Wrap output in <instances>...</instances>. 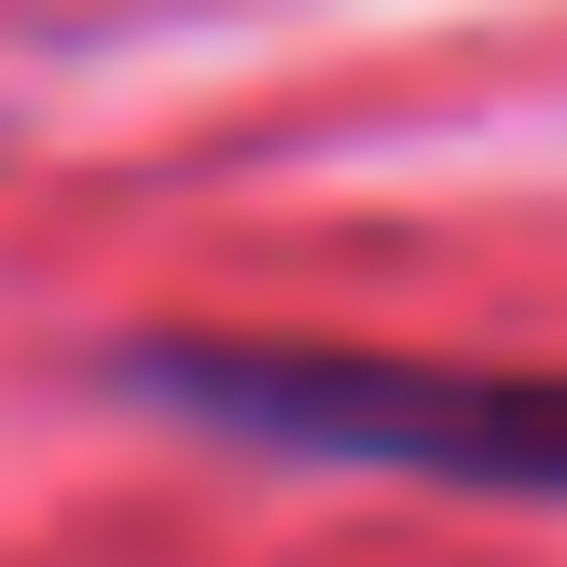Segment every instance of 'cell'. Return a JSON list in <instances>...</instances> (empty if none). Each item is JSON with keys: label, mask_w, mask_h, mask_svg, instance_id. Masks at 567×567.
Segmentation results:
<instances>
[{"label": "cell", "mask_w": 567, "mask_h": 567, "mask_svg": "<svg viewBox=\"0 0 567 567\" xmlns=\"http://www.w3.org/2000/svg\"><path fill=\"white\" fill-rule=\"evenodd\" d=\"M125 374L166 415H208V430L277 443V457L415 471V485H485V498H567V374L332 347V332H138Z\"/></svg>", "instance_id": "1"}]
</instances>
